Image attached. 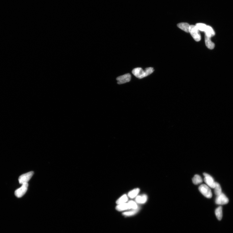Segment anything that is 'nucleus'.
Returning a JSON list of instances; mask_svg holds the SVG:
<instances>
[{
  "label": "nucleus",
  "mask_w": 233,
  "mask_h": 233,
  "mask_svg": "<svg viewBox=\"0 0 233 233\" xmlns=\"http://www.w3.org/2000/svg\"><path fill=\"white\" fill-rule=\"evenodd\" d=\"M154 71V68L151 67L146 68L145 71L141 68L138 67L134 69L132 72L138 78L142 79L151 74Z\"/></svg>",
  "instance_id": "obj_1"
},
{
  "label": "nucleus",
  "mask_w": 233,
  "mask_h": 233,
  "mask_svg": "<svg viewBox=\"0 0 233 233\" xmlns=\"http://www.w3.org/2000/svg\"><path fill=\"white\" fill-rule=\"evenodd\" d=\"M189 33H190L193 38L196 42L200 41L201 36L199 30L195 25H191L189 27Z\"/></svg>",
  "instance_id": "obj_2"
},
{
  "label": "nucleus",
  "mask_w": 233,
  "mask_h": 233,
  "mask_svg": "<svg viewBox=\"0 0 233 233\" xmlns=\"http://www.w3.org/2000/svg\"><path fill=\"white\" fill-rule=\"evenodd\" d=\"M199 190L204 196L209 198L212 197V193L210 188L209 186L205 184L201 185L199 188Z\"/></svg>",
  "instance_id": "obj_3"
},
{
  "label": "nucleus",
  "mask_w": 233,
  "mask_h": 233,
  "mask_svg": "<svg viewBox=\"0 0 233 233\" xmlns=\"http://www.w3.org/2000/svg\"><path fill=\"white\" fill-rule=\"evenodd\" d=\"M28 186V183L22 184L21 188L17 189L15 192V195L18 198H21L26 192Z\"/></svg>",
  "instance_id": "obj_4"
},
{
  "label": "nucleus",
  "mask_w": 233,
  "mask_h": 233,
  "mask_svg": "<svg viewBox=\"0 0 233 233\" xmlns=\"http://www.w3.org/2000/svg\"><path fill=\"white\" fill-rule=\"evenodd\" d=\"M33 174V172L31 171L22 175L19 178V183L22 184L24 183H28L32 177Z\"/></svg>",
  "instance_id": "obj_5"
},
{
  "label": "nucleus",
  "mask_w": 233,
  "mask_h": 233,
  "mask_svg": "<svg viewBox=\"0 0 233 233\" xmlns=\"http://www.w3.org/2000/svg\"><path fill=\"white\" fill-rule=\"evenodd\" d=\"M229 200L228 198L223 193L218 195L216 199L215 202L218 205H225L228 204Z\"/></svg>",
  "instance_id": "obj_6"
},
{
  "label": "nucleus",
  "mask_w": 233,
  "mask_h": 233,
  "mask_svg": "<svg viewBox=\"0 0 233 233\" xmlns=\"http://www.w3.org/2000/svg\"><path fill=\"white\" fill-rule=\"evenodd\" d=\"M203 175L205 177L204 180L208 186L211 188H214L216 185V182L214 178L210 175L206 173H204Z\"/></svg>",
  "instance_id": "obj_7"
},
{
  "label": "nucleus",
  "mask_w": 233,
  "mask_h": 233,
  "mask_svg": "<svg viewBox=\"0 0 233 233\" xmlns=\"http://www.w3.org/2000/svg\"><path fill=\"white\" fill-rule=\"evenodd\" d=\"M131 76L130 74H127L117 78L118 84L119 85L124 84L131 81Z\"/></svg>",
  "instance_id": "obj_8"
},
{
  "label": "nucleus",
  "mask_w": 233,
  "mask_h": 233,
  "mask_svg": "<svg viewBox=\"0 0 233 233\" xmlns=\"http://www.w3.org/2000/svg\"><path fill=\"white\" fill-rule=\"evenodd\" d=\"M205 42L206 47L209 49H213L215 47V44L211 40V38L205 35Z\"/></svg>",
  "instance_id": "obj_9"
},
{
  "label": "nucleus",
  "mask_w": 233,
  "mask_h": 233,
  "mask_svg": "<svg viewBox=\"0 0 233 233\" xmlns=\"http://www.w3.org/2000/svg\"><path fill=\"white\" fill-rule=\"evenodd\" d=\"M147 200V196L146 195H138L136 197V202L138 203L142 204L146 202Z\"/></svg>",
  "instance_id": "obj_10"
},
{
  "label": "nucleus",
  "mask_w": 233,
  "mask_h": 233,
  "mask_svg": "<svg viewBox=\"0 0 233 233\" xmlns=\"http://www.w3.org/2000/svg\"><path fill=\"white\" fill-rule=\"evenodd\" d=\"M206 36L211 38L215 35V32L213 28L209 26H207L206 29L204 32Z\"/></svg>",
  "instance_id": "obj_11"
},
{
  "label": "nucleus",
  "mask_w": 233,
  "mask_h": 233,
  "mask_svg": "<svg viewBox=\"0 0 233 233\" xmlns=\"http://www.w3.org/2000/svg\"><path fill=\"white\" fill-rule=\"evenodd\" d=\"M177 27L185 31L186 32L189 33V27L190 25L188 23L185 22L180 23L177 25Z\"/></svg>",
  "instance_id": "obj_12"
},
{
  "label": "nucleus",
  "mask_w": 233,
  "mask_h": 233,
  "mask_svg": "<svg viewBox=\"0 0 233 233\" xmlns=\"http://www.w3.org/2000/svg\"><path fill=\"white\" fill-rule=\"evenodd\" d=\"M116 209L119 211H123L126 210L130 209L128 203H124L119 204L116 207Z\"/></svg>",
  "instance_id": "obj_13"
},
{
  "label": "nucleus",
  "mask_w": 233,
  "mask_h": 233,
  "mask_svg": "<svg viewBox=\"0 0 233 233\" xmlns=\"http://www.w3.org/2000/svg\"><path fill=\"white\" fill-rule=\"evenodd\" d=\"M215 214L217 219L220 220L223 218V208L221 206L218 207L215 211Z\"/></svg>",
  "instance_id": "obj_14"
},
{
  "label": "nucleus",
  "mask_w": 233,
  "mask_h": 233,
  "mask_svg": "<svg viewBox=\"0 0 233 233\" xmlns=\"http://www.w3.org/2000/svg\"><path fill=\"white\" fill-rule=\"evenodd\" d=\"M140 191L139 188L134 189L129 193L128 195L129 197L131 198H133L136 197Z\"/></svg>",
  "instance_id": "obj_15"
},
{
  "label": "nucleus",
  "mask_w": 233,
  "mask_h": 233,
  "mask_svg": "<svg viewBox=\"0 0 233 233\" xmlns=\"http://www.w3.org/2000/svg\"><path fill=\"white\" fill-rule=\"evenodd\" d=\"M192 182L194 184L198 185L202 183L203 180L200 175H195L193 178H192Z\"/></svg>",
  "instance_id": "obj_16"
},
{
  "label": "nucleus",
  "mask_w": 233,
  "mask_h": 233,
  "mask_svg": "<svg viewBox=\"0 0 233 233\" xmlns=\"http://www.w3.org/2000/svg\"><path fill=\"white\" fill-rule=\"evenodd\" d=\"M128 200V198L126 195H124L122 196L120 198L116 201V203L118 205L125 203Z\"/></svg>",
  "instance_id": "obj_17"
},
{
  "label": "nucleus",
  "mask_w": 233,
  "mask_h": 233,
  "mask_svg": "<svg viewBox=\"0 0 233 233\" xmlns=\"http://www.w3.org/2000/svg\"><path fill=\"white\" fill-rule=\"evenodd\" d=\"M214 188L215 193L217 196L222 193L221 186L219 184L216 182V185Z\"/></svg>",
  "instance_id": "obj_18"
},
{
  "label": "nucleus",
  "mask_w": 233,
  "mask_h": 233,
  "mask_svg": "<svg viewBox=\"0 0 233 233\" xmlns=\"http://www.w3.org/2000/svg\"><path fill=\"white\" fill-rule=\"evenodd\" d=\"M195 25L199 31H204V32H205L207 26L205 24H202V23H198Z\"/></svg>",
  "instance_id": "obj_19"
},
{
  "label": "nucleus",
  "mask_w": 233,
  "mask_h": 233,
  "mask_svg": "<svg viewBox=\"0 0 233 233\" xmlns=\"http://www.w3.org/2000/svg\"><path fill=\"white\" fill-rule=\"evenodd\" d=\"M139 209H133V211H127L123 213V215L126 216H130L136 214L138 211Z\"/></svg>",
  "instance_id": "obj_20"
},
{
  "label": "nucleus",
  "mask_w": 233,
  "mask_h": 233,
  "mask_svg": "<svg viewBox=\"0 0 233 233\" xmlns=\"http://www.w3.org/2000/svg\"><path fill=\"white\" fill-rule=\"evenodd\" d=\"M129 208L133 209H138V206L136 202L133 201H130L128 202Z\"/></svg>",
  "instance_id": "obj_21"
}]
</instances>
